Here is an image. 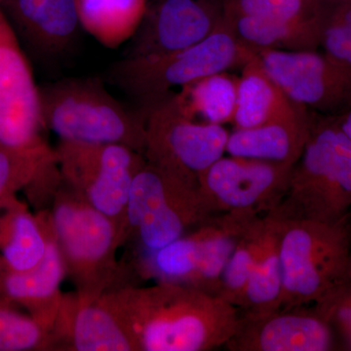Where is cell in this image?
Instances as JSON below:
<instances>
[{"mask_svg": "<svg viewBox=\"0 0 351 351\" xmlns=\"http://www.w3.org/2000/svg\"><path fill=\"white\" fill-rule=\"evenodd\" d=\"M47 237L38 214L12 198L0 211V256L8 269L24 271L40 262Z\"/></svg>", "mask_w": 351, "mask_h": 351, "instance_id": "21", "label": "cell"}, {"mask_svg": "<svg viewBox=\"0 0 351 351\" xmlns=\"http://www.w3.org/2000/svg\"><path fill=\"white\" fill-rule=\"evenodd\" d=\"M237 83L239 76L223 71L181 88L171 98L184 117L225 126L234 117Z\"/></svg>", "mask_w": 351, "mask_h": 351, "instance_id": "24", "label": "cell"}, {"mask_svg": "<svg viewBox=\"0 0 351 351\" xmlns=\"http://www.w3.org/2000/svg\"><path fill=\"white\" fill-rule=\"evenodd\" d=\"M225 19L216 0H160L147 8L124 58L163 56L200 43Z\"/></svg>", "mask_w": 351, "mask_h": 351, "instance_id": "13", "label": "cell"}, {"mask_svg": "<svg viewBox=\"0 0 351 351\" xmlns=\"http://www.w3.org/2000/svg\"><path fill=\"white\" fill-rule=\"evenodd\" d=\"M256 54L295 105L332 117L351 108V66L318 50H263Z\"/></svg>", "mask_w": 351, "mask_h": 351, "instance_id": "11", "label": "cell"}, {"mask_svg": "<svg viewBox=\"0 0 351 351\" xmlns=\"http://www.w3.org/2000/svg\"><path fill=\"white\" fill-rule=\"evenodd\" d=\"M49 210L66 276L82 301L99 299L119 276L117 252L124 244L119 228L106 215L61 181Z\"/></svg>", "mask_w": 351, "mask_h": 351, "instance_id": "5", "label": "cell"}, {"mask_svg": "<svg viewBox=\"0 0 351 351\" xmlns=\"http://www.w3.org/2000/svg\"><path fill=\"white\" fill-rule=\"evenodd\" d=\"M147 113L144 156L149 162L198 184L200 176L226 154L228 129L184 117L171 95Z\"/></svg>", "mask_w": 351, "mask_h": 351, "instance_id": "9", "label": "cell"}, {"mask_svg": "<svg viewBox=\"0 0 351 351\" xmlns=\"http://www.w3.org/2000/svg\"><path fill=\"white\" fill-rule=\"evenodd\" d=\"M280 308L311 306L351 269L350 217L338 223L284 221Z\"/></svg>", "mask_w": 351, "mask_h": 351, "instance_id": "6", "label": "cell"}, {"mask_svg": "<svg viewBox=\"0 0 351 351\" xmlns=\"http://www.w3.org/2000/svg\"><path fill=\"white\" fill-rule=\"evenodd\" d=\"M16 307L0 302V351L54 350L52 330Z\"/></svg>", "mask_w": 351, "mask_h": 351, "instance_id": "27", "label": "cell"}, {"mask_svg": "<svg viewBox=\"0 0 351 351\" xmlns=\"http://www.w3.org/2000/svg\"><path fill=\"white\" fill-rule=\"evenodd\" d=\"M136 351H207L223 348L237 329V306L179 284L110 289L101 295Z\"/></svg>", "mask_w": 351, "mask_h": 351, "instance_id": "1", "label": "cell"}, {"mask_svg": "<svg viewBox=\"0 0 351 351\" xmlns=\"http://www.w3.org/2000/svg\"><path fill=\"white\" fill-rule=\"evenodd\" d=\"M294 165L228 156L221 157L198 180L214 214L260 217L276 209L287 193Z\"/></svg>", "mask_w": 351, "mask_h": 351, "instance_id": "10", "label": "cell"}, {"mask_svg": "<svg viewBox=\"0 0 351 351\" xmlns=\"http://www.w3.org/2000/svg\"><path fill=\"white\" fill-rule=\"evenodd\" d=\"M59 171L55 149L20 152L0 147V211L17 196Z\"/></svg>", "mask_w": 351, "mask_h": 351, "instance_id": "25", "label": "cell"}, {"mask_svg": "<svg viewBox=\"0 0 351 351\" xmlns=\"http://www.w3.org/2000/svg\"><path fill=\"white\" fill-rule=\"evenodd\" d=\"M223 348L230 351L339 350L331 326L313 306L265 314L239 313L237 329Z\"/></svg>", "mask_w": 351, "mask_h": 351, "instance_id": "14", "label": "cell"}, {"mask_svg": "<svg viewBox=\"0 0 351 351\" xmlns=\"http://www.w3.org/2000/svg\"><path fill=\"white\" fill-rule=\"evenodd\" d=\"M339 126L341 127V130L345 132L346 136L351 140V108L350 110H346L343 114L335 117Z\"/></svg>", "mask_w": 351, "mask_h": 351, "instance_id": "31", "label": "cell"}, {"mask_svg": "<svg viewBox=\"0 0 351 351\" xmlns=\"http://www.w3.org/2000/svg\"><path fill=\"white\" fill-rule=\"evenodd\" d=\"M311 306L331 326L339 348L351 350V269L335 287Z\"/></svg>", "mask_w": 351, "mask_h": 351, "instance_id": "30", "label": "cell"}, {"mask_svg": "<svg viewBox=\"0 0 351 351\" xmlns=\"http://www.w3.org/2000/svg\"><path fill=\"white\" fill-rule=\"evenodd\" d=\"M284 221L338 223L351 214V140L336 119L313 112L287 193L272 210Z\"/></svg>", "mask_w": 351, "mask_h": 351, "instance_id": "2", "label": "cell"}, {"mask_svg": "<svg viewBox=\"0 0 351 351\" xmlns=\"http://www.w3.org/2000/svg\"><path fill=\"white\" fill-rule=\"evenodd\" d=\"M225 19L239 43L255 53L263 50L320 49L317 19L284 22L226 14Z\"/></svg>", "mask_w": 351, "mask_h": 351, "instance_id": "20", "label": "cell"}, {"mask_svg": "<svg viewBox=\"0 0 351 351\" xmlns=\"http://www.w3.org/2000/svg\"><path fill=\"white\" fill-rule=\"evenodd\" d=\"M350 221H351V214H350Z\"/></svg>", "mask_w": 351, "mask_h": 351, "instance_id": "33", "label": "cell"}, {"mask_svg": "<svg viewBox=\"0 0 351 351\" xmlns=\"http://www.w3.org/2000/svg\"><path fill=\"white\" fill-rule=\"evenodd\" d=\"M4 267V262L3 260H2L1 256H0V274H1L2 269H3Z\"/></svg>", "mask_w": 351, "mask_h": 351, "instance_id": "32", "label": "cell"}, {"mask_svg": "<svg viewBox=\"0 0 351 351\" xmlns=\"http://www.w3.org/2000/svg\"><path fill=\"white\" fill-rule=\"evenodd\" d=\"M269 230L267 214L258 217L248 226L228 261L217 297L239 307L252 272L255 269Z\"/></svg>", "mask_w": 351, "mask_h": 351, "instance_id": "26", "label": "cell"}, {"mask_svg": "<svg viewBox=\"0 0 351 351\" xmlns=\"http://www.w3.org/2000/svg\"><path fill=\"white\" fill-rule=\"evenodd\" d=\"M39 87L15 29L0 6V147L43 151Z\"/></svg>", "mask_w": 351, "mask_h": 351, "instance_id": "12", "label": "cell"}, {"mask_svg": "<svg viewBox=\"0 0 351 351\" xmlns=\"http://www.w3.org/2000/svg\"><path fill=\"white\" fill-rule=\"evenodd\" d=\"M313 112L297 119L278 120L230 133L228 156L295 165L308 138Z\"/></svg>", "mask_w": 351, "mask_h": 351, "instance_id": "18", "label": "cell"}, {"mask_svg": "<svg viewBox=\"0 0 351 351\" xmlns=\"http://www.w3.org/2000/svg\"><path fill=\"white\" fill-rule=\"evenodd\" d=\"M320 49L351 66V0H318Z\"/></svg>", "mask_w": 351, "mask_h": 351, "instance_id": "28", "label": "cell"}, {"mask_svg": "<svg viewBox=\"0 0 351 351\" xmlns=\"http://www.w3.org/2000/svg\"><path fill=\"white\" fill-rule=\"evenodd\" d=\"M38 215L47 237L45 254L38 265L24 271L8 269L4 263L0 274V302L23 307L52 330L63 302L60 288L66 270L49 210H40Z\"/></svg>", "mask_w": 351, "mask_h": 351, "instance_id": "15", "label": "cell"}, {"mask_svg": "<svg viewBox=\"0 0 351 351\" xmlns=\"http://www.w3.org/2000/svg\"><path fill=\"white\" fill-rule=\"evenodd\" d=\"M226 15L304 22L317 19L318 0H223Z\"/></svg>", "mask_w": 351, "mask_h": 351, "instance_id": "29", "label": "cell"}, {"mask_svg": "<svg viewBox=\"0 0 351 351\" xmlns=\"http://www.w3.org/2000/svg\"><path fill=\"white\" fill-rule=\"evenodd\" d=\"M44 128L60 140L117 144L144 154L147 113L117 100L99 78H64L39 87Z\"/></svg>", "mask_w": 351, "mask_h": 351, "instance_id": "3", "label": "cell"}, {"mask_svg": "<svg viewBox=\"0 0 351 351\" xmlns=\"http://www.w3.org/2000/svg\"><path fill=\"white\" fill-rule=\"evenodd\" d=\"M21 43L39 56L68 50L80 25L75 0H0Z\"/></svg>", "mask_w": 351, "mask_h": 351, "instance_id": "17", "label": "cell"}, {"mask_svg": "<svg viewBox=\"0 0 351 351\" xmlns=\"http://www.w3.org/2000/svg\"><path fill=\"white\" fill-rule=\"evenodd\" d=\"M213 215L198 184L145 159L129 193L126 240L137 251L158 250Z\"/></svg>", "mask_w": 351, "mask_h": 351, "instance_id": "7", "label": "cell"}, {"mask_svg": "<svg viewBox=\"0 0 351 351\" xmlns=\"http://www.w3.org/2000/svg\"><path fill=\"white\" fill-rule=\"evenodd\" d=\"M55 151L64 184L112 219L125 242L129 193L144 154L123 145L64 140Z\"/></svg>", "mask_w": 351, "mask_h": 351, "instance_id": "8", "label": "cell"}, {"mask_svg": "<svg viewBox=\"0 0 351 351\" xmlns=\"http://www.w3.org/2000/svg\"><path fill=\"white\" fill-rule=\"evenodd\" d=\"M267 239L237 307L239 313L265 314L281 307L282 272L279 245L284 219L274 211L267 213Z\"/></svg>", "mask_w": 351, "mask_h": 351, "instance_id": "22", "label": "cell"}, {"mask_svg": "<svg viewBox=\"0 0 351 351\" xmlns=\"http://www.w3.org/2000/svg\"><path fill=\"white\" fill-rule=\"evenodd\" d=\"M80 25L99 43L119 47L135 34L147 0H75Z\"/></svg>", "mask_w": 351, "mask_h": 351, "instance_id": "23", "label": "cell"}, {"mask_svg": "<svg viewBox=\"0 0 351 351\" xmlns=\"http://www.w3.org/2000/svg\"><path fill=\"white\" fill-rule=\"evenodd\" d=\"M54 350L136 351L133 341L103 297L86 302L64 295L52 329Z\"/></svg>", "mask_w": 351, "mask_h": 351, "instance_id": "16", "label": "cell"}, {"mask_svg": "<svg viewBox=\"0 0 351 351\" xmlns=\"http://www.w3.org/2000/svg\"><path fill=\"white\" fill-rule=\"evenodd\" d=\"M240 69L232 123L234 128H252L278 120L297 119L309 112L284 94L263 68L257 54Z\"/></svg>", "mask_w": 351, "mask_h": 351, "instance_id": "19", "label": "cell"}, {"mask_svg": "<svg viewBox=\"0 0 351 351\" xmlns=\"http://www.w3.org/2000/svg\"><path fill=\"white\" fill-rule=\"evenodd\" d=\"M256 53L239 43L226 19L200 43L163 56L123 58L106 80L149 110L181 88L215 73L241 69Z\"/></svg>", "mask_w": 351, "mask_h": 351, "instance_id": "4", "label": "cell"}]
</instances>
